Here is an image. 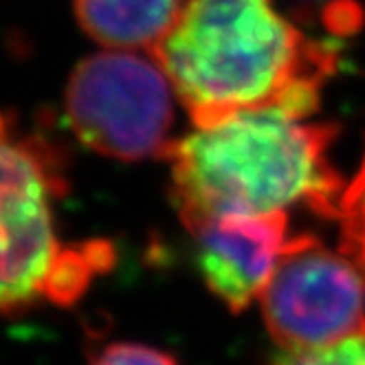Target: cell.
Returning <instances> with one entry per match:
<instances>
[{
	"instance_id": "6da1fadb",
	"label": "cell",
	"mask_w": 365,
	"mask_h": 365,
	"mask_svg": "<svg viewBox=\"0 0 365 365\" xmlns=\"http://www.w3.org/2000/svg\"><path fill=\"white\" fill-rule=\"evenodd\" d=\"M150 56L194 128L249 110L310 117L336 53L302 34L273 0H185Z\"/></svg>"
},
{
	"instance_id": "7a4b0ae2",
	"label": "cell",
	"mask_w": 365,
	"mask_h": 365,
	"mask_svg": "<svg viewBox=\"0 0 365 365\" xmlns=\"http://www.w3.org/2000/svg\"><path fill=\"white\" fill-rule=\"evenodd\" d=\"M336 128L282 110L238 113L176 139L168 161L172 198L192 233L229 216L336 218L346 182L332 168Z\"/></svg>"
},
{
	"instance_id": "3957f363",
	"label": "cell",
	"mask_w": 365,
	"mask_h": 365,
	"mask_svg": "<svg viewBox=\"0 0 365 365\" xmlns=\"http://www.w3.org/2000/svg\"><path fill=\"white\" fill-rule=\"evenodd\" d=\"M58 182L40 141L18 137L0 115V310L38 299L75 302L110 267L108 245L60 240L51 207Z\"/></svg>"
},
{
	"instance_id": "277c9868",
	"label": "cell",
	"mask_w": 365,
	"mask_h": 365,
	"mask_svg": "<svg viewBox=\"0 0 365 365\" xmlns=\"http://www.w3.org/2000/svg\"><path fill=\"white\" fill-rule=\"evenodd\" d=\"M174 88L156 60L106 51L77 64L66 115L86 148L117 161L168 159L176 139Z\"/></svg>"
},
{
	"instance_id": "5b68a950",
	"label": "cell",
	"mask_w": 365,
	"mask_h": 365,
	"mask_svg": "<svg viewBox=\"0 0 365 365\" xmlns=\"http://www.w3.org/2000/svg\"><path fill=\"white\" fill-rule=\"evenodd\" d=\"M273 341L284 352L319 350L365 336V277L341 251L293 236L259 297Z\"/></svg>"
},
{
	"instance_id": "8992f818",
	"label": "cell",
	"mask_w": 365,
	"mask_h": 365,
	"mask_svg": "<svg viewBox=\"0 0 365 365\" xmlns=\"http://www.w3.org/2000/svg\"><path fill=\"white\" fill-rule=\"evenodd\" d=\"M198 269L231 312H242L262 297L267 284L291 245L289 214L229 216L194 231Z\"/></svg>"
},
{
	"instance_id": "52a82bcc",
	"label": "cell",
	"mask_w": 365,
	"mask_h": 365,
	"mask_svg": "<svg viewBox=\"0 0 365 365\" xmlns=\"http://www.w3.org/2000/svg\"><path fill=\"white\" fill-rule=\"evenodd\" d=\"M185 0H75L82 29L110 51H152Z\"/></svg>"
},
{
	"instance_id": "ba28073f",
	"label": "cell",
	"mask_w": 365,
	"mask_h": 365,
	"mask_svg": "<svg viewBox=\"0 0 365 365\" xmlns=\"http://www.w3.org/2000/svg\"><path fill=\"white\" fill-rule=\"evenodd\" d=\"M336 220L341 227V251L365 277V156L354 178L346 182Z\"/></svg>"
},
{
	"instance_id": "9c48e42d",
	"label": "cell",
	"mask_w": 365,
	"mask_h": 365,
	"mask_svg": "<svg viewBox=\"0 0 365 365\" xmlns=\"http://www.w3.org/2000/svg\"><path fill=\"white\" fill-rule=\"evenodd\" d=\"M271 365H365V336L306 352H279Z\"/></svg>"
},
{
	"instance_id": "30bf717a",
	"label": "cell",
	"mask_w": 365,
	"mask_h": 365,
	"mask_svg": "<svg viewBox=\"0 0 365 365\" xmlns=\"http://www.w3.org/2000/svg\"><path fill=\"white\" fill-rule=\"evenodd\" d=\"M93 365H178L174 356L141 344H113L103 348Z\"/></svg>"
},
{
	"instance_id": "8fae6325",
	"label": "cell",
	"mask_w": 365,
	"mask_h": 365,
	"mask_svg": "<svg viewBox=\"0 0 365 365\" xmlns=\"http://www.w3.org/2000/svg\"><path fill=\"white\" fill-rule=\"evenodd\" d=\"M306 3H319V0H306Z\"/></svg>"
}]
</instances>
